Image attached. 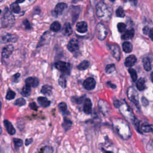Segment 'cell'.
Returning <instances> with one entry per match:
<instances>
[{"instance_id": "6da1fadb", "label": "cell", "mask_w": 153, "mask_h": 153, "mask_svg": "<svg viewBox=\"0 0 153 153\" xmlns=\"http://www.w3.org/2000/svg\"><path fill=\"white\" fill-rule=\"evenodd\" d=\"M96 13L98 18L101 20L108 22L111 19L112 11L103 1H100L96 6Z\"/></svg>"}, {"instance_id": "7a4b0ae2", "label": "cell", "mask_w": 153, "mask_h": 153, "mask_svg": "<svg viewBox=\"0 0 153 153\" xmlns=\"http://www.w3.org/2000/svg\"><path fill=\"white\" fill-rule=\"evenodd\" d=\"M14 22V17L11 13V11L8 9V8H5L2 17L1 18V23L2 26L4 27H9L12 26Z\"/></svg>"}, {"instance_id": "3957f363", "label": "cell", "mask_w": 153, "mask_h": 153, "mask_svg": "<svg viewBox=\"0 0 153 153\" xmlns=\"http://www.w3.org/2000/svg\"><path fill=\"white\" fill-rule=\"evenodd\" d=\"M54 66L56 69L60 71L61 72L69 75L71 72V65L69 63L63 62V61H59L55 63Z\"/></svg>"}, {"instance_id": "277c9868", "label": "cell", "mask_w": 153, "mask_h": 153, "mask_svg": "<svg viewBox=\"0 0 153 153\" xmlns=\"http://www.w3.org/2000/svg\"><path fill=\"white\" fill-rule=\"evenodd\" d=\"M127 96L131 102H132L137 107H139V95L137 92L133 88L130 87L128 88Z\"/></svg>"}, {"instance_id": "5b68a950", "label": "cell", "mask_w": 153, "mask_h": 153, "mask_svg": "<svg viewBox=\"0 0 153 153\" xmlns=\"http://www.w3.org/2000/svg\"><path fill=\"white\" fill-rule=\"evenodd\" d=\"M96 33L97 36L100 40H104L107 35L108 30L105 26L101 23H99L96 26Z\"/></svg>"}, {"instance_id": "8992f818", "label": "cell", "mask_w": 153, "mask_h": 153, "mask_svg": "<svg viewBox=\"0 0 153 153\" xmlns=\"http://www.w3.org/2000/svg\"><path fill=\"white\" fill-rule=\"evenodd\" d=\"M108 47L113 57L119 61L120 60V50L119 47L115 44H108Z\"/></svg>"}, {"instance_id": "52a82bcc", "label": "cell", "mask_w": 153, "mask_h": 153, "mask_svg": "<svg viewBox=\"0 0 153 153\" xmlns=\"http://www.w3.org/2000/svg\"><path fill=\"white\" fill-rule=\"evenodd\" d=\"M17 41V36L14 34L6 33L0 38V41L2 43L15 42Z\"/></svg>"}, {"instance_id": "ba28073f", "label": "cell", "mask_w": 153, "mask_h": 153, "mask_svg": "<svg viewBox=\"0 0 153 153\" xmlns=\"http://www.w3.org/2000/svg\"><path fill=\"white\" fill-rule=\"evenodd\" d=\"M67 48L68 50L72 53L76 51L79 48V43L76 39H71L67 45Z\"/></svg>"}, {"instance_id": "9c48e42d", "label": "cell", "mask_w": 153, "mask_h": 153, "mask_svg": "<svg viewBox=\"0 0 153 153\" xmlns=\"http://www.w3.org/2000/svg\"><path fill=\"white\" fill-rule=\"evenodd\" d=\"M96 86V81L93 78H88L83 82V87L87 90H91L94 88Z\"/></svg>"}, {"instance_id": "30bf717a", "label": "cell", "mask_w": 153, "mask_h": 153, "mask_svg": "<svg viewBox=\"0 0 153 153\" xmlns=\"http://www.w3.org/2000/svg\"><path fill=\"white\" fill-rule=\"evenodd\" d=\"M13 50H14V46L13 45L9 44V45H6L2 49V57L4 59L8 58L13 53Z\"/></svg>"}, {"instance_id": "8fae6325", "label": "cell", "mask_w": 153, "mask_h": 153, "mask_svg": "<svg viewBox=\"0 0 153 153\" xmlns=\"http://www.w3.org/2000/svg\"><path fill=\"white\" fill-rule=\"evenodd\" d=\"M25 84L30 87H36L39 84V80L36 77L30 76L26 79Z\"/></svg>"}, {"instance_id": "7c38bea8", "label": "cell", "mask_w": 153, "mask_h": 153, "mask_svg": "<svg viewBox=\"0 0 153 153\" xmlns=\"http://www.w3.org/2000/svg\"><path fill=\"white\" fill-rule=\"evenodd\" d=\"M92 110V103L90 99L86 98L83 105V111L87 114H90Z\"/></svg>"}, {"instance_id": "4fadbf2b", "label": "cell", "mask_w": 153, "mask_h": 153, "mask_svg": "<svg viewBox=\"0 0 153 153\" xmlns=\"http://www.w3.org/2000/svg\"><path fill=\"white\" fill-rule=\"evenodd\" d=\"M4 125L5 126V128L7 131L8 133V134H10V135H13L16 133V130L14 127L8 120H5L4 121Z\"/></svg>"}, {"instance_id": "5bb4252c", "label": "cell", "mask_w": 153, "mask_h": 153, "mask_svg": "<svg viewBox=\"0 0 153 153\" xmlns=\"http://www.w3.org/2000/svg\"><path fill=\"white\" fill-rule=\"evenodd\" d=\"M76 29L79 33H85L87 31V24L85 22L82 21L77 23L76 25Z\"/></svg>"}, {"instance_id": "9a60e30c", "label": "cell", "mask_w": 153, "mask_h": 153, "mask_svg": "<svg viewBox=\"0 0 153 153\" xmlns=\"http://www.w3.org/2000/svg\"><path fill=\"white\" fill-rule=\"evenodd\" d=\"M71 14L72 17V22L74 23L78 18L80 12V8L79 6H73L71 8Z\"/></svg>"}, {"instance_id": "2e32d148", "label": "cell", "mask_w": 153, "mask_h": 153, "mask_svg": "<svg viewBox=\"0 0 153 153\" xmlns=\"http://www.w3.org/2000/svg\"><path fill=\"white\" fill-rule=\"evenodd\" d=\"M136 60H137L136 57L134 55L131 54L128 56L126 59L124 64L127 67H131L136 63Z\"/></svg>"}, {"instance_id": "e0dca14e", "label": "cell", "mask_w": 153, "mask_h": 153, "mask_svg": "<svg viewBox=\"0 0 153 153\" xmlns=\"http://www.w3.org/2000/svg\"><path fill=\"white\" fill-rule=\"evenodd\" d=\"M67 5L65 3L60 2L57 4L54 8V12L57 15H61L63 11L66 8Z\"/></svg>"}, {"instance_id": "ac0fdd59", "label": "cell", "mask_w": 153, "mask_h": 153, "mask_svg": "<svg viewBox=\"0 0 153 153\" xmlns=\"http://www.w3.org/2000/svg\"><path fill=\"white\" fill-rule=\"evenodd\" d=\"M37 100L39 104L43 108H47L50 105V101L45 97H38Z\"/></svg>"}, {"instance_id": "d6986e66", "label": "cell", "mask_w": 153, "mask_h": 153, "mask_svg": "<svg viewBox=\"0 0 153 153\" xmlns=\"http://www.w3.org/2000/svg\"><path fill=\"white\" fill-rule=\"evenodd\" d=\"M62 32H63V35L65 36H69L72 34V29L71 25L69 23H65L63 29H62Z\"/></svg>"}, {"instance_id": "ffe728a7", "label": "cell", "mask_w": 153, "mask_h": 153, "mask_svg": "<svg viewBox=\"0 0 153 153\" xmlns=\"http://www.w3.org/2000/svg\"><path fill=\"white\" fill-rule=\"evenodd\" d=\"M52 90H53V87L48 84H45L42 85L41 92L46 96H50L52 93Z\"/></svg>"}, {"instance_id": "44dd1931", "label": "cell", "mask_w": 153, "mask_h": 153, "mask_svg": "<svg viewBox=\"0 0 153 153\" xmlns=\"http://www.w3.org/2000/svg\"><path fill=\"white\" fill-rule=\"evenodd\" d=\"M134 35V30L133 29H131L130 30H126L124 33L121 35V38L123 39H130L133 38Z\"/></svg>"}, {"instance_id": "7402d4cb", "label": "cell", "mask_w": 153, "mask_h": 153, "mask_svg": "<svg viewBox=\"0 0 153 153\" xmlns=\"http://www.w3.org/2000/svg\"><path fill=\"white\" fill-rule=\"evenodd\" d=\"M122 47H123V51L126 53H130L133 50L132 44L130 42H128V41H126V42H123Z\"/></svg>"}, {"instance_id": "603a6c76", "label": "cell", "mask_w": 153, "mask_h": 153, "mask_svg": "<svg viewBox=\"0 0 153 153\" xmlns=\"http://www.w3.org/2000/svg\"><path fill=\"white\" fill-rule=\"evenodd\" d=\"M136 87L138 90L142 91L143 90L146 88V85H145V80L143 78H139L137 82H136Z\"/></svg>"}, {"instance_id": "cb8c5ba5", "label": "cell", "mask_w": 153, "mask_h": 153, "mask_svg": "<svg viewBox=\"0 0 153 153\" xmlns=\"http://www.w3.org/2000/svg\"><path fill=\"white\" fill-rule=\"evenodd\" d=\"M60 28H61L60 23L57 21H55L53 22L50 27V30L53 32H58L60 30Z\"/></svg>"}, {"instance_id": "d4e9b609", "label": "cell", "mask_w": 153, "mask_h": 153, "mask_svg": "<svg viewBox=\"0 0 153 153\" xmlns=\"http://www.w3.org/2000/svg\"><path fill=\"white\" fill-rule=\"evenodd\" d=\"M143 68L146 71H149L151 69V65L150 60L148 57H145L143 59Z\"/></svg>"}, {"instance_id": "484cf974", "label": "cell", "mask_w": 153, "mask_h": 153, "mask_svg": "<svg viewBox=\"0 0 153 153\" xmlns=\"http://www.w3.org/2000/svg\"><path fill=\"white\" fill-rule=\"evenodd\" d=\"M89 65H90V63L88 61L83 60L76 66V68L79 70H85L89 67Z\"/></svg>"}, {"instance_id": "4316f807", "label": "cell", "mask_w": 153, "mask_h": 153, "mask_svg": "<svg viewBox=\"0 0 153 153\" xmlns=\"http://www.w3.org/2000/svg\"><path fill=\"white\" fill-rule=\"evenodd\" d=\"M30 93H31L30 87H29L27 85H25L22 88L21 94L25 97H27L30 94Z\"/></svg>"}, {"instance_id": "83f0119b", "label": "cell", "mask_w": 153, "mask_h": 153, "mask_svg": "<svg viewBox=\"0 0 153 153\" xmlns=\"http://www.w3.org/2000/svg\"><path fill=\"white\" fill-rule=\"evenodd\" d=\"M141 130L143 132H153V126L148 124H143L141 126Z\"/></svg>"}, {"instance_id": "f1b7e54d", "label": "cell", "mask_w": 153, "mask_h": 153, "mask_svg": "<svg viewBox=\"0 0 153 153\" xmlns=\"http://www.w3.org/2000/svg\"><path fill=\"white\" fill-rule=\"evenodd\" d=\"M72 124V123L70 120L66 118H64L62 126H63V127L64 128V129L65 130V131H67L68 130H69L71 128Z\"/></svg>"}, {"instance_id": "f546056e", "label": "cell", "mask_w": 153, "mask_h": 153, "mask_svg": "<svg viewBox=\"0 0 153 153\" xmlns=\"http://www.w3.org/2000/svg\"><path fill=\"white\" fill-rule=\"evenodd\" d=\"M10 10L12 12L14 13H19L20 11V8L19 5V4L17 3H16V2L14 3H12L10 5Z\"/></svg>"}, {"instance_id": "4dcf8cb0", "label": "cell", "mask_w": 153, "mask_h": 153, "mask_svg": "<svg viewBox=\"0 0 153 153\" xmlns=\"http://www.w3.org/2000/svg\"><path fill=\"white\" fill-rule=\"evenodd\" d=\"M58 83L59 85L63 88H65L66 87V79L63 75H61L59 77L58 80Z\"/></svg>"}, {"instance_id": "1f68e13d", "label": "cell", "mask_w": 153, "mask_h": 153, "mask_svg": "<svg viewBox=\"0 0 153 153\" xmlns=\"http://www.w3.org/2000/svg\"><path fill=\"white\" fill-rule=\"evenodd\" d=\"M16 96V93L14 91L9 89L7 93V94L5 96V98L7 100H12Z\"/></svg>"}, {"instance_id": "d6a6232c", "label": "cell", "mask_w": 153, "mask_h": 153, "mask_svg": "<svg viewBox=\"0 0 153 153\" xmlns=\"http://www.w3.org/2000/svg\"><path fill=\"white\" fill-rule=\"evenodd\" d=\"M115 70V66L114 64H109L105 68V71L107 74H111Z\"/></svg>"}, {"instance_id": "836d02e7", "label": "cell", "mask_w": 153, "mask_h": 153, "mask_svg": "<svg viewBox=\"0 0 153 153\" xmlns=\"http://www.w3.org/2000/svg\"><path fill=\"white\" fill-rule=\"evenodd\" d=\"M127 26L124 23H118L117 25V28L120 32L124 33L126 32Z\"/></svg>"}, {"instance_id": "e575fe53", "label": "cell", "mask_w": 153, "mask_h": 153, "mask_svg": "<svg viewBox=\"0 0 153 153\" xmlns=\"http://www.w3.org/2000/svg\"><path fill=\"white\" fill-rule=\"evenodd\" d=\"M115 13H116V16L119 17H124L125 16L124 10L121 7H120L117 9Z\"/></svg>"}, {"instance_id": "d590c367", "label": "cell", "mask_w": 153, "mask_h": 153, "mask_svg": "<svg viewBox=\"0 0 153 153\" xmlns=\"http://www.w3.org/2000/svg\"><path fill=\"white\" fill-rule=\"evenodd\" d=\"M58 107L59 110L63 112V113H66L67 112V105L65 102H60L58 105Z\"/></svg>"}, {"instance_id": "8d00e7d4", "label": "cell", "mask_w": 153, "mask_h": 153, "mask_svg": "<svg viewBox=\"0 0 153 153\" xmlns=\"http://www.w3.org/2000/svg\"><path fill=\"white\" fill-rule=\"evenodd\" d=\"M128 72L130 74V76H131V78L132 79V80L133 81H135L137 79V73L136 72V71L134 69H132V68H129L128 69Z\"/></svg>"}, {"instance_id": "74e56055", "label": "cell", "mask_w": 153, "mask_h": 153, "mask_svg": "<svg viewBox=\"0 0 153 153\" xmlns=\"http://www.w3.org/2000/svg\"><path fill=\"white\" fill-rule=\"evenodd\" d=\"M41 153H53V148L50 146H45L41 149Z\"/></svg>"}, {"instance_id": "f35d334b", "label": "cell", "mask_w": 153, "mask_h": 153, "mask_svg": "<svg viewBox=\"0 0 153 153\" xmlns=\"http://www.w3.org/2000/svg\"><path fill=\"white\" fill-rule=\"evenodd\" d=\"M25 103H26V100L23 98H19V99H17L15 101V103H14V104L16 105H17V106H23V105H25Z\"/></svg>"}, {"instance_id": "ab89813d", "label": "cell", "mask_w": 153, "mask_h": 153, "mask_svg": "<svg viewBox=\"0 0 153 153\" xmlns=\"http://www.w3.org/2000/svg\"><path fill=\"white\" fill-rule=\"evenodd\" d=\"M13 141H14V145L17 147V148H19L20 146H22V144H23V140L20 139H18V138H14L13 139Z\"/></svg>"}, {"instance_id": "60d3db41", "label": "cell", "mask_w": 153, "mask_h": 153, "mask_svg": "<svg viewBox=\"0 0 153 153\" xmlns=\"http://www.w3.org/2000/svg\"><path fill=\"white\" fill-rule=\"evenodd\" d=\"M23 25H25V28H26V29H30L31 28V25H30L29 22L28 21V20L25 19V20L23 22Z\"/></svg>"}, {"instance_id": "b9f144b4", "label": "cell", "mask_w": 153, "mask_h": 153, "mask_svg": "<svg viewBox=\"0 0 153 153\" xmlns=\"http://www.w3.org/2000/svg\"><path fill=\"white\" fill-rule=\"evenodd\" d=\"M141 101H142V103L143 106H146L148 105V100L145 97H142Z\"/></svg>"}, {"instance_id": "7bdbcfd3", "label": "cell", "mask_w": 153, "mask_h": 153, "mask_svg": "<svg viewBox=\"0 0 153 153\" xmlns=\"http://www.w3.org/2000/svg\"><path fill=\"white\" fill-rule=\"evenodd\" d=\"M29 106L31 109H32L33 110H37V106H36V105L35 102L30 103H29Z\"/></svg>"}, {"instance_id": "ee69618b", "label": "cell", "mask_w": 153, "mask_h": 153, "mask_svg": "<svg viewBox=\"0 0 153 153\" xmlns=\"http://www.w3.org/2000/svg\"><path fill=\"white\" fill-rule=\"evenodd\" d=\"M149 28L148 26H145L143 28V33L145 34V35H148V33H149Z\"/></svg>"}, {"instance_id": "f6af8a7d", "label": "cell", "mask_w": 153, "mask_h": 153, "mask_svg": "<svg viewBox=\"0 0 153 153\" xmlns=\"http://www.w3.org/2000/svg\"><path fill=\"white\" fill-rule=\"evenodd\" d=\"M148 35H149V37L150 38V39L153 41V28H151V29H149Z\"/></svg>"}, {"instance_id": "bcb514c9", "label": "cell", "mask_w": 153, "mask_h": 153, "mask_svg": "<svg viewBox=\"0 0 153 153\" xmlns=\"http://www.w3.org/2000/svg\"><path fill=\"white\" fill-rule=\"evenodd\" d=\"M33 139L32 138H29V139H26L25 140V145L26 146H28L29 145H30L32 142Z\"/></svg>"}, {"instance_id": "7dc6e473", "label": "cell", "mask_w": 153, "mask_h": 153, "mask_svg": "<svg viewBox=\"0 0 153 153\" xmlns=\"http://www.w3.org/2000/svg\"><path fill=\"white\" fill-rule=\"evenodd\" d=\"M19 76H20V74L19 73H17V74H14V75H13V81H17V79L19 78Z\"/></svg>"}, {"instance_id": "c3c4849f", "label": "cell", "mask_w": 153, "mask_h": 153, "mask_svg": "<svg viewBox=\"0 0 153 153\" xmlns=\"http://www.w3.org/2000/svg\"><path fill=\"white\" fill-rule=\"evenodd\" d=\"M75 100L77 103H81V102L82 101V97H79V98H77V99L75 98Z\"/></svg>"}, {"instance_id": "681fc988", "label": "cell", "mask_w": 153, "mask_h": 153, "mask_svg": "<svg viewBox=\"0 0 153 153\" xmlns=\"http://www.w3.org/2000/svg\"><path fill=\"white\" fill-rule=\"evenodd\" d=\"M107 84H108V85H109L111 87H112V88H116V85H114V84H112L111 82H107Z\"/></svg>"}, {"instance_id": "f907efd6", "label": "cell", "mask_w": 153, "mask_h": 153, "mask_svg": "<svg viewBox=\"0 0 153 153\" xmlns=\"http://www.w3.org/2000/svg\"><path fill=\"white\" fill-rule=\"evenodd\" d=\"M133 5H136V4H137V1L138 0H128Z\"/></svg>"}, {"instance_id": "816d5d0a", "label": "cell", "mask_w": 153, "mask_h": 153, "mask_svg": "<svg viewBox=\"0 0 153 153\" xmlns=\"http://www.w3.org/2000/svg\"><path fill=\"white\" fill-rule=\"evenodd\" d=\"M25 0H16V2L17 3V4H19V3H22V2H23Z\"/></svg>"}, {"instance_id": "f5cc1de1", "label": "cell", "mask_w": 153, "mask_h": 153, "mask_svg": "<svg viewBox=\"0 0 153 153\" xmlns=\"http://www.w3.org/2000/svg\"><path fill=\"white\" fill-rule=\"evenodd\" d=\"M103 150L104 153H113V152H111V151H105V150H104V149H103Z\"/></svg>"}, {"instance_id": "db71d44e", "label": "cell", "mask_w": 153, "mask_h": 153, "mask_svg": "<svg viewBox=\"0 0 153 153\" xmlns=\"http://www.w3.org/2000/svg\"><path fill=\"white\" fill-rule=\"evenodd\" d=\"M151 78L152 81L153 82V72H152L151 74Z\"/></svg>"}, {"instance_id": "11a10c76", "label": "cell", "mask_w": 153, "mask_h": 153, "mask_svg": "<svg viewBox=\"0 0 153 153\" xmlns=\"http://www.w3.org/2000/svg\"><path fill=\"white\" fill-rule=\"evenodd\" d=\"M1 106H2V103H1V100H0V112H1Z\"/></svg>"}, {"instance_id": "9f6ffc18", "label": "cell", "mask_w": 153, "mask_h": 153, "mask_svg": "<svg viewBox=\"0 0 153 153\" xmlns=\"http://www.w3.org/2000/svg\"><path fill=\"white\" fill-rule=\"evenodd\" d=\"M1 133H2V128H1V127L0 126V135L1 134Z\"/></svg>"}, {"instance_id": "6f0895ef", "label": "cell", "mask_w": 153, "mask_h": 153, "mask_svg": "<svg viewBox=\"0 0 153 153\" xmlns=\"http://www.w3.org/2000/svg\"><path fill=\"white\" fill-rule=\"evenodd\" d=\"M115 0H110V1H111V2H115Z\"/></svg>"}, {"instance_id": "680465c9", "label": "cell", "mask_w": 153, "mask_h": 153, "mask_svg": "<svg viewBox=\"0 0 153 153\" xmlns=\"http://www.w3.org/2000/svg\"><path fill=\"white\" fill-rule=\"evenodd\" d=\"M1 12H2V11H1V10H0V14H1Z\"/></svg>"}]
</instances>
